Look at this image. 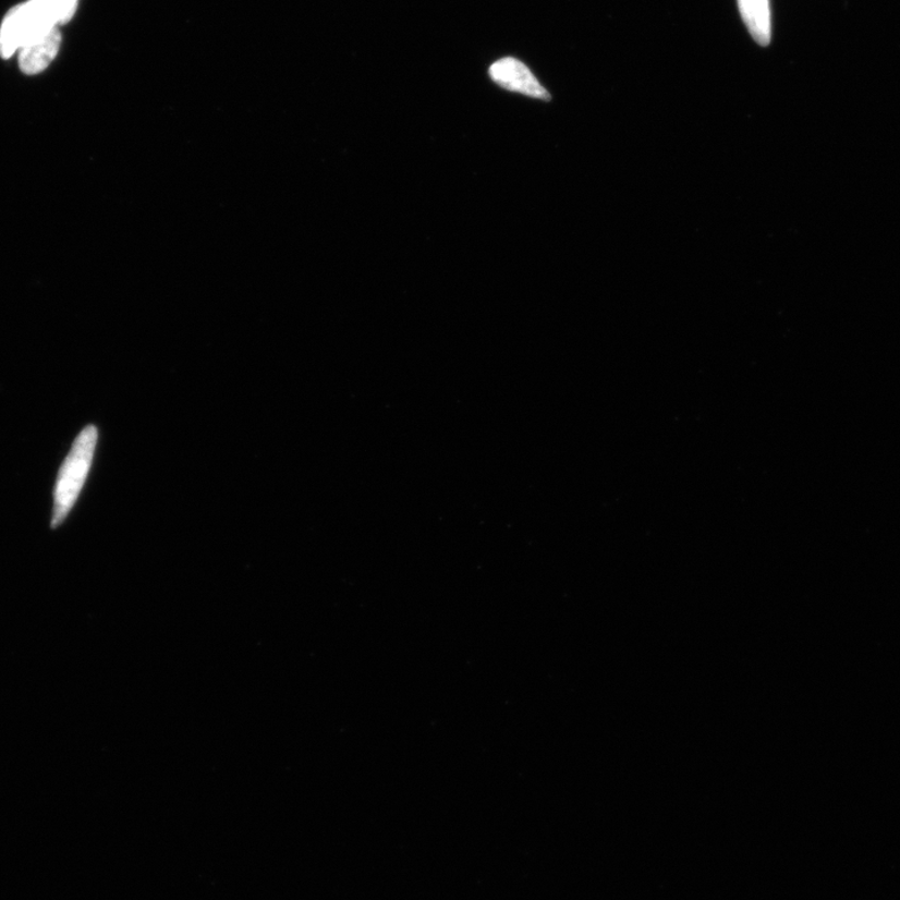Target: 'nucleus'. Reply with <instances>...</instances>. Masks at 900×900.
I'll return each instance as SVG.
<instances>
[{"label": "nucleus", "instance_id": "3", "mask_svg": "<svg viewBox=\"0 0 900 900\" xmlns=\"http://www.w3.org/2000/svg\"><path fill=\"white\" fill-rule=\"evenodd\" d=\"M61 46V32L58 27L31 39L20 50V65L27 74L44 72L56 58Z\"/></svg>", "mask_w": 900, "mask_h": 900}, {"label": "nucleus", "instance_id": "4", "mask_svg": "<svg viewBox=\"0 0 900 900\" xmlns=\"http://www.w3.org/2000/svg\"><path fill=\"white\" fill-rule=\"evenodd\" d=\"M740 8L753 39L759 46H768L771 38L769 0H740Z\"/></svg>", "mask_w": 900, "mask_h": 900}, {"label": "nucleus", "instance_id": "1", "mask_svg": "<svg viewBox=\"0 0 900 900\" xmlns=\"http://www.w3.org/2000/svg\"><path fill=\"white\" fill-rule=\"evenodd\" d=\"M98 429L95 426L84 428L62 465L54 494V512L52 526L61 525L81 495L95 455Z\"/></svg>", "mask_w": 900, "mask_h": 900}, {"label": "nucleus", "instance_id": "2", "mask_svg": "<svg viewBox=\"0 0 900 900\" xmlns=\"http://www.w3.org/2000/svg\"><path fill=\"white\" fill-rule=\"evenodd\" d=\"M490 80L506 90L548 101L551 97L528 66L515 58L499 59L489 68Z\"/></svg>", "mask_w": 900, "mask_h": 900}, {"label": "nucleus", "instance_id": "5", "mask_svg": "<svg viewBox=\"0 0 900 900\" xmlns=\"http://www.w3.org/2000/svg\"><path fill=\"white\" fill-rule=\"evenodd\" d=\"M45 2L58 25L71 21L78 5V0H45Z\"/></svg>", "mask_w": 900, "mask_h": 900}]
</instances>
